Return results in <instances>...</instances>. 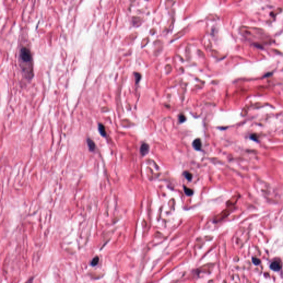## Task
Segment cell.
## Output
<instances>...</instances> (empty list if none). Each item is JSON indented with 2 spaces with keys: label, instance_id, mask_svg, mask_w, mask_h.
<instances>
[{
  "label": "cell",
  "instance_id": "obj_1",
  "mask_svg": "<svg viewBox=\"0 0 283 283\" xmlns=\"http://www.w3.org/2000/svg\"><path fill=\"white\" fill-rule=\"evenodd\" d=\"M19 60H20V63L22 64L21 67L23 72L26 70V64L29 69L33 71L32 66L31 65L32 60L31 52L27 47H23L21 49L19 52Z\"/></svg>",
  "mask_w": 283,
  "mask_h": 283
},
{
  "label": "cell",
  "instance_id": "obj_2",
  "mask_svg": "<svg viewBox=\"0 0 283 283\" xmlns=\"http://www.w3.org/2000/svg\"><path fill=\"white\" fill-rule=\"evenodd\" d=\"M282 267V264L280 261L279 260H275L271 263L270 265V268L271 270L274 271H278L280 270Z\"/></svg>",
  "mask_w": 283,
  "mask_h": 283
},
{
  "label": "cell",
  "instance_id": "obj_3",
  "mask_svg": "<svg viewBox=\"0 0 283 283\" xmlns=\"http://www.w3.org/2000/svg\"><path fill=\"white\" fill-rule=\"evenodd\" d=\"M149 147L147 143H143L140 147V152L142 155H146L149 152Z\"/></svg>",
  "mask_w": 283,
  "mask_h": 283
},
{
  "label": "cell",
  "instance_id": "obj_4",
  "mask_svg": "<svg viewBox=\"0 0 283 283\" xmlns=\"http://www.w3.org/2000/svg\"><path fill=\"white\" fill-rule=\"evenodd\" d=\"M192 146L195 149L197 150H200L202 147V143L200 139H199V138L195 139L192 143Z\"/></svg>",
  "mask_w": 283,
  "mask_h": 283
},
{
  "label": "cell",
  "instance_id": "obj_5",
  "mask_svg": "<svg viewBox=\"0 0 283 283\" xmlns=\"http://www.w3.org/2000/svg\"><path fill=\"white\" fill-rule=\"evenodd\" d=\"M87 146L89 147V149L90 151H91V152H94V150L95 149V147H96V146H95V144L94 143V142L93 141V140H92L91 138H88L87 139Z\"/></svg>",
  "mask_w": 283,
  "mask_h": 283
},
{
  "label": "cell",
  "instance_id": "obj_6",
  "mask_svg": "<svg viewBox=\"0 0 283 283\" xmlns=\"http://www.w3.org/2000/svg\"><path fill=\"white\" fill-rule=\"evenodd\" d=\"M98 132H99V133H100L101 135H102V137H106V131H105V126H104V124H102V123H98Z\"/></svg>",
  "mask_w": 283,
  "mask_h": 283
},
{
  "label": "cell",
  "instance_id": "obj_7",
  "mask_svg": "<svg viewBox=\"0 0 283 283\" xmlns=\"http://www.w3.org/2000/svg\"><path fill=\"white\" fill-rule=\"evenodd\" d=\"M184 192H185V194L187 195V196H191V195L193 194V190L191 189L187 188L186 186H184Z\"/></svg>",
  "mask_w": 283,
  "mask_h": 283
},
{
  "label": "cell",
  "instance_id": "obj_8",
  "mask_svg": "<svg viewBox=\"0 0 283 283\" xmlns=\"http://www.w3.org/2000/svg\"><path fill=\"white\" fill-rule=\"evenodd\" d=\"M99 262V257L98 256H95L93 260H92L91 262V265L92 266H95L97 264V263Z\"/></svg>",
  "mask_w": 283,
  "mask_h": 283
},
{
  "label": "cell",
  "instance_id": "obj_9",
  "mask_svg": "<svg viewBox=\"0 0 283 283\" xmlns=\"http://www.w3.org/2000/svg\"><path fill=\"white\" fill-rule=\"evenodd\" d=\"M184 175L186 178V179L188 180L189 181H190L191 180L192 177V175L191 173H190V172H184Z\"/></svg>",
  "mask_w": 283,
  "mask_h": 283
},
{
  "label": "cell",
  "instance_id": "obj_10",
  "mask_svg": "<svg viewBox=\"0 0 283 283\" xmlns=\"http://www.w3.org/2000/svg\"><path fill=\"white\" fill-rule=\"evenodd\" d=\"M252 262L254 264H255L256 265H258L259 264H260V260L259 259H258V258H256V257H253L252 259Z\"/></svg>",
  "mask_w": 283,
  "mask_h": 283
},
{
  "label": "cell",
  "instance_id": "obj_11",
  "mask_svg": "<svg viewBox=\"0 0 283 283\" xmlns=\"http://www.w3.org/2000/svg\"><path fill=\"white\" fill-rule=\"evenodd\" d=\"M185 120H186V118L184 116L180 115L179 116V121L180 123L184 122Z\"/></svg>",
  "mask_w": 283,
  "mask_h": 283
},
{
  "label": "cell",
  "instance_id": "obj_12",
  "mask_svg": "<svg viewBox=\"0 0 283 283\" xmlns=\"http://www.w3.org/2000/svg\"><path fill=\"white\" fill-rule=\"evenodd\" d=\"M32 279H30L29 281H28V282L26 283H32Z\"/></svg>",
  "mask_w": 283,
  "mask_h": 283
}]
</instances>
